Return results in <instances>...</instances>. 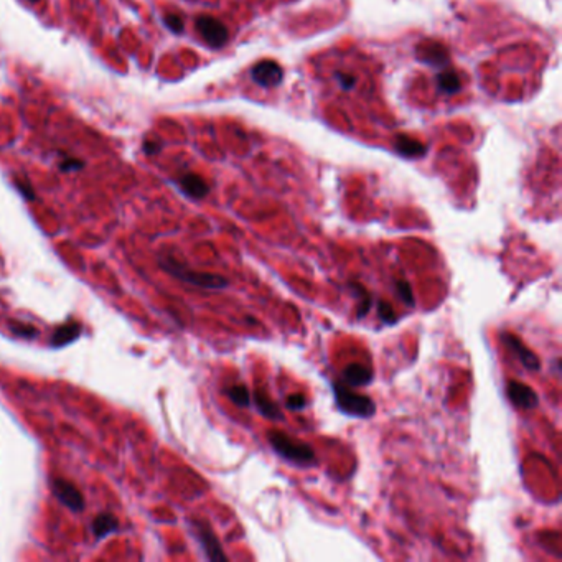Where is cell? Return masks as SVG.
I'll use <instances>...</instances> for the list:
<instances>
[{
    "label": "cell",
    "instance_id": "cell-29",
    "mask_svg": "<svg viewBox=\"0 0 562 562\" xmlns=\"http://www.w3.org/2000/svg\"><path fill=\"white\" fill-rule=\"evenodd\" d=\"M30 2H39V0H30Z\"/></svg>",
    "mask_w": 562,
    "mask_h": 562
},
{
    "label": "cell",
    "instance_id": "cell-14",
    "mask_svg": "<svg viewBox=\"0 0 562 562\" xmlns=\"http://www.w3.org/2000/svg\"><path fill=\"white\" fill-rule=\"evenodd\" d=\"M394 149L401 155H404V157H408V159L422 157V155L426 154L424 144H422L421 141H417V139H414V137L406 136V134H401V136L396 137Z\"/></svg>",
    "mask_w": 562,
    "mask_h": 562
},
{
    "label": "cell",
    "instance_id": "cell-20",
    "mask_svg": "<svg viewBox=\"0 0 562 562\" xmlns=\"http://www.w3.org/2000/svg\"><path fill=\"white\" fill-rule=\"evenodd\" d=\"M9 326L15 335L20 336V338H35V336L39 335V330H36L35 326L30 325V323L14 322V323H10Z\"/></svg>",
    "mask_w": 562,
    "mask_h": 562
},
{
    "label": "cell",
    "instance_id": "cell-5",
    "mask_svg": "<svg viewBox=\"0 0 562 562\" xmlns=\"http://www.w3.org/2000/svg\"><path fill=\"white\" fill-rule=\"evenodd\" d=\"M195 26L206 45H210L211 48H221L226 45L229 39L228 29L218 19L210 17V15H201V17L196 19Z\"/></svg>",
    "mask_w": 562,
    "mask_h": 562
},
{
    "label": "cell",
    "instance_id": "cell-21",
    "mask_svg": "<svg viewBox=\"0 0 562 562\" xmlns=\"http://www.w3.org/2000/svg\"><path fill=\"white\" fill-rule=\"evenodd\" d=\"M396 292H398V296L401 301H403L406 305H409V307H414L416 301H414V293H412V288L411 286L406 281H398L396 282Z\"/></svg>",
    "mask_w": 562,
    "mask_h": 562
},
{
    "label": "cell",
    "instance_id": "cell-12",
    "mask_svg": "<svg viewBox=\"0 0 562 562\" xmlns=\"http://www.w3.org/2000/svg\"><path fill=\"white\" fill-rule=\"evenodd\" d=\"M81 335V323L78 322H66L58 326V328L53 331L50 345L53 348H63L69 343H73L78 336Z\"/></svg>",
    "mask_w": 562,
    "mask_h": 562
},
{
    "label": "cell",
    "instance_id": "cell-1",
    "mask_svg": "<svg viewBox=\"0 0 562 562\" xmlns=\"http://www.w3.org/2000/svg\"><path fill=\"white\" fill-rule=\"evenodd\" d=\"M159 262L162 266V269L169 274H172L176 279L191 286L208 288V291H219V288H226L229 286V281L226 277L219 274H211V272H201L186 267L181 262L175 261L172 256H159Z\"/></svg>",
    "mask_w": 562,
    "mask_h": 562
},
{
    "label": "cell",
    "instance_id": "cell-13",
    "mask_svg": "<svg viewBox=\"0 0 562 562\" xmlns=\"http://www.w3.org/2000/svg\"><path fill=\"white\" fill-rule=\"evenodd\" d=\"M419 58L422 61L429 63L432 66H443L448 61V55L446 46L437 44V41H431V44H424L419 46Z\"/></svg>",
    "mask_w": 562,
    "mask_h": 562
},
{
    "label": "cell",
    "instance_id": "cell-16",
    "mask_svg": "<svg viewBox=\"0 0 562 562\" xmlns=\"http://www.w3.org/2000/svg\"><path fill=\"white\" fill-rule=\"evenodd\" d=\"M254 403L259 414L264 416L266 419H281L282 417V412L277 408V404L262 391H256L254 393Z\"/></svg>",
    "mask_w": 562,
    "mask_h": 562
},
{
    "label": "cell",
    "instance_id": "cell-4",
    "mask_svg": "<svg viewBox=\"0 0 562 562\" xmlns=\"http://www.w3.org/2000/svg\"><path fill=\"white\" fill-rule=\"evenodd\" d=\"M191 531H194L196 541L200 543L206 559L228 561L226 554L223 553L221 544H219L216 534L213 533V529L210 528V524L206 521H200V519H194V521H191Z\"/></svg>",
    "mask_w": 562,
    "mask_h": 562
},
{
    "label": "cell",
    "instance_id": "cell-8",
    "mask_svg": "<svg viewBox=\"0 0 562 562\" xmlns=\"http://www.w3.org/2000/svg\"><path fill=\"white\" fill-rule=\"evenodd\" d=\"M506 396L508 399L511 401L513 406L518 409L524 411H531L534 408H538L539 398L538 394L534 393L533 388H529L528 384L519 383V381H510L506 384Z\"/></svg>",
    "mask_w": 562,
    "mask_h": 562
},
{
    "label": "cell",
    "instance_id": "cell-9",
    "mask_svg": "<svg viewBox=\"0 0 562 562\" xmlns=\"http://www.w3.org/2000/svg\"><path fill=\"white\" fill-rule=\"evenodd\" d=\"M251 76H253V79L259 84V86L271 88V86H277V84L282 81L283 71L276 61L264 60V61H259L258 65H254V68L251 69Z\"/></svg>",
    "mask_w": 562,
    "mask_h": 562
},
{
    "label": "cell",
    "instance_id": "cell-15",
    "mask_svg": "<svg viewBox=\"0 0 562 562\" xmlns=\"http://www.w3.org/2000/svg\"><path fill=\"white\" fill-rule=\"evenodd\" d=\"M119 529V519H117L112 513H103V515L96 516L93 521V533L96 539H104L109 534L116 533Z\"/></svg>",
    "mask_w": 562,
    "mask_h": 562
},
{
    "label": "cell",
    "instance_id": "cell-28",
    "mask_svg": "<svg viewBox=\"0 0 562 562\" xmlns=\"http://www.w3.org/2000/svg\"><path fill=\"white\" fill-rule=\"evenodd\" d=\"M142 147H144V152H146L147 155H155V154H159L160 152V142L159 141H146L142 144Z\"/></svg>",
    "mask_w": 562,
    "mask_h": 562
},
{
    "label": "cell",
    "instance_id": "cell-6",
    "mask_svg": "<svg viewBox=\"0 0 562 562\" xmlns=\"http://www.w3.org/2000/svg\"><path fill=\"white\" fill-rule=\"evenodd\" d=\"M51 491L63 506H66L68 510L74 513L83 511L84 506H86V501H84V496L78 490V486L65 478H53Z\"/></svg>",
    "mask_w": 562,
    "mask_h": 562
},
{
    "label": "cell",
    "instance_id": "cell-24",
    "mask_svg": "<svg viewBox=\"0 0 562 562\" xmlns=\"http://www.w3.org/2000/svg\"><path fill=\"white\" fill-rule=\"evenodd\" d=\"M378 313H379V318H381L384 323L393 325V323H396V320H398V317L394 315L393 307H391V305L386 302L378 303Z\"/></svg>",
    "mask_w": 562,
    "mask_h": 562
},
{
    "label": "cell",
    "instance_id": "cell-7",
    "mask_svg": "<svg viewBox=\"0 0 562 562\" xmlns=\"http://www.w3.org/2000/svg\"><path fill=\"white\" fill-rule=\"evenodd\" d=\"M501 341L508 348V351H511L513 355L518 358V361L521 365L529 369V371H538L541 368V360L538 355L529 350V348L523 343L521 340L515 336L513 333H508V331H503L501 333Z\"/></svg>",
    "mask_w": 562,
    "mask_h": 562
},
{
    "label": "cell",
    "instance_id": "cell-10",
    "mask_svg": "<svg viewBox=\"0 0 562 562\" xmlns=\"http://www.w3.org/2000/svg\"><path fill=\"white\" fill-rule=\"evenodd\" d=\"M373 381V369L361 363H351L343 369V383L350 388H363Z\"/></svg>",
    "mask_w": 562,
    "mask_h": 562
},
{
    "label": "cell",
    "instance_id": "cell-11",
    "mask_svg": "<svg viewBox=\"0 0 562 562\" xmlns=\"http://www.w3.org/2000/svg\"><path fill=\"white\" fill-rule=\"evenodd\" d=\"M179 186L186 196L194 198V200H201V198L210 194V186L196 174H185L184 176H180Z\"/></svg>",
    "mask_w": 562,
    "mask_h": 562
},
{
    "label": "cell",
    "instance_id": "cell-23",
    "mask_svg": "<svg viewBox=\"0 0 562 562\" xmlns=\"http://www.w3.org/2000/svg\"><path fill=\"white\" fill-rule=\"evenodd\" d=\"M14 185L15 189L20 191V195H22L25 200L29 201H34L35 200V191H34V186L30 185L29 180H20V179H15L14 180Z\"/></svg>",
    "mask_w": 562,
    "mask_h": 562
},
{
    "label": "cell",
    "instance_id": "cell-25",
    "mask_svg": "<svg viewBox=\"0 0 562 562\" xmlns=\"http://www.w3.org/2000/svg\"><path fill=\"white\" fill-rule=\"evenodd\" d=\"M84 167V162L79 159H73V157H66L61 160L60 164V170L61 172H76V170H81Z\"/></svg>",
    "mask_w": 562,
    "mask_h": 562
},
{
    "label": "cell",
    "instance_id": "cell-19",
    "mask_svg": "<svg viewBox=\"0 0 562 562\" xmlns=\"http://www.w3.org/2000/svg\"><path fill=\"white\" fill-rule=\"evenodd\" d=\"M437 83H438V88H441V91H443V93H447V94H453L460 89V79L457 76V73H453V71H443V73L438 74Z\"/></svg>",
    "mask_w": 562,
    "mask_h": 562
},
{
    "label": "cell",
    "instance_id": "cell-26",
    "mask_svg": "<svg viewBox=\"0 0 562 562\" xmlns=\"http://www.w3.org/2000/svg\"><path fill=\"white\" fill-rule=\"evenodd\" d=\"M305 404H307V399H305L303 394H292L287 398L286 406L292 411H301L305 408Z\"/></svg>",
    "mask_w": 562,
    "mask_h": 562
},
{
    "label": "cell",
    "instance_id": "cell-2",
    "mask_svg": "<svg viewBox=\"0 0 562 562\" xmlns=\"http://www.w3.org/2000/svg\"><path fill=\"white\" fill-rule=\"evenodd\" d=\"M267 441L277 455H281L283 460L296 465V467L307 468L317 463L313 448L301 441H296L287 433L281 431H269L267 432Z\"/></svg>",
    "mask_w": 562,
    "mask_h": 562
},
{
    "label": "cell",
    "instance_id": "cell-18",
    "mask_svg": "<svg viewBox=\"0 0 562 562\" xmlns=\"http://www.w3.org/2000/svg\"><path fill=\"white\" fill-rule=\"evenodd\" d=\"M228 398L233 401L234 404L239 406V408H248L251 404V394L249 391L243 384H234V386H229L226 389Z\"/></svg>",
    "mask_w": 562,
    "mask_h": 562
},
{
    "label": "cell",
    "instance_id": "cell-22",
    "mask_svg": "<svg viewBox=\"0 0 562 562\" xmlns=\"http://www.w3.org/2000/svg\"><path fill=\"white\" fill-rule=\"evenodd\" d=\"M164 24L170 31H172V34H181V31H184V29H185L184 19H181L180 15H175V14H169L167 17L164 19Z\"/></svg>",
    "mask_w": 562,
    "mask_h": 562
},
{
    "label": "cell",
    "instance_id": "cell-17",
    "mask_svg": "<svg viewBox=\"0 0 562 562\" xmlns=\"http://www.w3.org/2000/svg\"><path fill=\"white\" fill-rule=\"evenodd\" d=\"M350 288L353 291V293L360 298V305H358V313L356 317L358 318H363L365 315L369 312V308H371V296H369V292L366 291L365 287L360 286V283H350Z\"/></svg>",
    "mask_w": 562,
    "mask_h": 562
},
{
    "label": "cell",
    "instance_id": "cell-3",
    "mask_svg": "<svg viewBox=\"0 0 562 562\" xmlns=\"http://www.w3.org/2000/svg\"><path fill=\"white\" fill-rule=\"evenodd\" d=\"M333 389L335 404L343 414L351 417H360V419H368L373 417L376 412V404L374 401L366 394L355 393L350 386H346L345 383L335 381L331 384Z\"/></svg>",
    "mask_w": 562,
    "mask_h": 562
},
{
    "label": "cell",
    "instance_id": "cell-27",
    "mask_svg": "<svg viewBox=\"0 0 562 562\" xmlns=\"http://www.w3.org/2000/svg\"><path fill=\"white\" fill-rule=\"evenodd\" d=\"M336 79H338L340 84H341V86H343L345 89H351L353 86H355V78H353L351 74L338 73V74H336Z\"/></svg>",
    "mask_w": 562,
    "mask_h": 562
}]
</instances>
